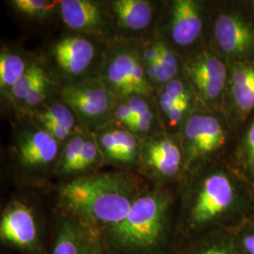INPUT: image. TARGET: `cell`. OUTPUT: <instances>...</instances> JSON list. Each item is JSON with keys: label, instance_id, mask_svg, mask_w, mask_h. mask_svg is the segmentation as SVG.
Returning a JSON list of instances; mask_svg holds the SVG:
<instances>
[{"label": "cell", "instance_id": "6da1fadb", "mask_svg": "<svg viewBox=\"0 0 254 254\" xmlns=\"http://www.w3.org/2000/svg\"><path fill=\"white\" fill-rule=\"evenodd\" d=\"M254 217V186L233 165L213 161L187 172L178 185L176 236L235 233Z\"/></svg>", "mask_w": 254, "mask_h": 254}, {"label": "cell", "instance_id": "7a4b0ae2", "mask_svg": "<svg viewBox=\"0 0 254 254\" xmlns=\"http://www.w3.org/2000/svg\"><path fill=\"white\" fill-rule=\"evenodd\" d=\"M147 184L136 173L99 171L54 185L52 207L102 233L127 217Z\"/></svg>", "mask_w": 254, "mask_h": 254}, {"label": "cell", "instance_id": "3957f363", "mask_svg": "<svg viewBox=\"0 0 254 254\" xmlns=\"http://www.w3.org/2000/svg\"><path fill=\"white\" fill-rule=\"evenodd\" d=\"M178 186L147 184L127 217L100 233L107 254H171L176 236Z\"/></svg>", "mask_w": 254, "mask_h": 254}, {"label": "cell", "instance_id": "277c9868", "mask_svg": "<svg viewBox=\"0 0 254 254\" xmlns=\"http://www.w3.org/2000/svg\"><path fill=\"white\" fill-rule=\"evenodd\" d=\"M6 203L0 217V243L16 254H48L52 212L47 215L34 194L23 189Z\"/></svg>", "mask_w": 254, "mask_h": 254}, {"label": "cell", "instance_id": "5b68a950", "mask_svg": "<svg viewBox=\"0 0 254 254\" xmlns=\"http://www.w3.org/2000/svg\"><path fill=\"white\" fill-rule=\"evenodd\" d=\"M19 127L11 150V170L22 189H52L62 145L31 119Z\"/></svg>", "mask_w": 254, "mask_h": 254}, {"label": "cell", "instance_id": "8992f818", "mask_svg": "<svg viewBox=\"0 0 254 254\" xmlns=\"http://www.w3.org/2000/svg\"><path fill=\"white\" fill-rule=\"evenodd\" d=\"M108 43L70 32L58 38L48 49L46 62L60 86L98 77Z\"/></svg>", "mask_w": 254, "mask_h": 254}, {"label": "cell", "instance_id": "52a82bcc", "mask_svg": "<svg viewBox=\"0 0 254 254\" xmlns=\"http://www.w3.org/2000/svg\"><path fill=\"white\" fill-rule=\"evenodd\" d=\"M98 77L117 98L134 94L155 95L146 77L141 41L117 38L109 43Z\"/></svg>", "mask_w": 254, "mask_h": 254}, {"label": "cell", "instance_id": "ba28073f", "mask_svg": "<svg viewBox=\"0 0 254 254\" xmlns=\"http://www.w3.org/2000/svg\"><path fill=\"white\" fill-rule=\"evenodd\" d=\"M180 136L164 132L142 140L136 173L150 185L174 187L186 175Z\"/></svg>", "mask_w": 254, "mask_h": 254}, {"label": "cell", "instance_id": "9c48e42d", "mask_svg": "<svg viewBox=\"0 0 254 254\" xmlns=\"http://www.w3.org/2000/svg\"><path fill=\"white\" fill-rule=\"evenodd\" d=\"M58 95L73 110L86 132L93 135L110 124L117 97L99 77L60 86Z\"/></svg>", "mask_w": 254, "mask_h": 254}, {"label": "cell", "instance_id": "30bf717a", "mask_svg": "<svg viewBox=\"0 0 254 254\" xmlns=\"http://www.w3.org/2000/svg\"><path fill=\"white\" fill-rule=\"evenodd\" d=\"M186 171L218 160L217 154L226 140L222 121L208 111H193L180 130Z\"/></svg>", "mask_w": 254, "mask_h": 254}, {"label": "cell", "instance_id": "8fae6325", "mask_svg": "<svg viewBox=\"0 0 254 254\" xmlns=\"http://www.w3.org/2000/svg\"><path fill=\"white\" fill-rule=\"evenodd\" d=\"M182 76L190 83L198 102L216 109L227 87L228 66L215 51L204 47L183 64Z\"/></svg>", "mask_w": 254, "mask_h": 254}, {"label": "cell", "instance_id": "7c38bea8", "mask_svg": "<svg viewBox=\"0 0 254 254\" xmlns=\"http://www.w3.org/2000/svg\"><path fill=\"white\" fill-rule=\"evenodd\" d=\"M59 13L71 32L93 37L108 44L118 38L109 1L61 0Z\"/></svg>", "mask_w": 254, "mask_h": 254}, {"label": "cell", "instance_id": "4fadbf2b", "mask_svg": "<svg viewBox=\"0 0 254 254\" xmlns=\"http://www.w3.org/2000/svg\"><path fill=\"white\" fill-rule=\"evenodd\" d=\"M48 254H107V252L97 230L52 207Z\"/></svg>", "mask_w": 254, "mask_h": 254}, {"label": "cell", "instance_id": "5bb4252c", "mask_svg": "<svg viewBox=\"0 0 254 254\" xmlns=\"http://www.w3.org/2000/svg\"><path fill=\"white\" fill-rule=\"evenodd\" d=\"M103 154L105 165L117 171L136 173L142 140L126 127L110 123L93 134Z\"/></svg>", "mask_w": 254, "mask_h": 254}, {"label": "cell", "instance_id": "9a60e30c", "mask_svg": "<svg viewBox=\"0 0 254 254\" xmlns=\"http://www.w3.org/2000/svg\"><path fill=\"white\" fill-rule=\"evenodd\" d=\"M213 36L218 50L239 62L254 58V27L242 15L222 12L215 19Z\"/></svg>", "mask_w": 254, "mask_h": 254}, {"label": "cell", "instance_id": "2e32d148", "mask_svg": "<svg viewBox=\"0 0 254 254\" xmlns=\"http://www.w3.org/2000/svg\"><path fill=\"white\" fill-rule=\"evenodd\" d=\"M118 38L146 41L157 18V8L148 0L109 1Z\"/></svg>", "mask_w": 254, "mask_h": 254}, {"label": "cell", "instance_id": "e0dca14e", "mask_svg": "<svg viewBox=\"0 0 254 254\" xmlns=\"http://www.w3.org/2000/svg\"><path fill=\"white\" fill-rule=\"evenodd\" d=\"M168 15V42L171 46L190 48L202 35L204 21L200 2L195 0H175L171 4Z\"/></svg>", "mask_w": 254, "mask_h": 254}, {"label": "cell", "instance_id": "ac0fdd59", "mask_svg": "<svg viewBox=\"0 0 254 254\" xmlns=\"http://www.w3.org/2000/svg\"><path fill=\"white\" fill-rule=\"evenodd\" d=\"M28 118L43 127L62 146L74 134L85 131L73 110L59 97L58 93L57 97L47 101Z\"/></svg>", "mask_w": 254, "mask_h": 254}, {"label": "cell", "instance_id": "d6986e66", "mask_svg": "<svg viewBox=\"0 0 254 254\" xmlns=\"http://www.w3.org/2000/svg\"><path fill=\"white\" fill-rule=\"evenodd\" d=\"M227 87L234 111L238 118H245L254 109V58L231 62Z\"/></svg>", "mask_w": 254, "mask_h": 254}, {"label": "cell", "instance_id": "ffe728a7", "mask_svg": "<svg viewBox=\"0 0 254 254\" xmlns=\"http://www.w3.org/2000/svg\"><path fill=\"white\" fill-rule=\"evenodd\" d=\"M171 254H240L235 233L214 231L177 238Z\"/></svg>", "mask_w": 254, "mask_h": 254}, {"label": "cell", "instance_id": "44dd1931", "mask_svg": "<svg viewBox=\"0 0 254 254\" xmlns=\"http://www.w3.org/2000/svg\"><path fill=\"white\" fill-rule=\"evenodd\" d=\"M125 99L136 118L134 124L128 129L129 131L141 140L165 132L163 123L156 106L155 95L146 96L134 94Z\"/></svg>", "mask_w": 254, "mask_h": 254}, {"label": "cell", "instance_id": "7402d4cb", "mask_svg": "<svg viewBox=\"0 0 254 254\" xmlns=\"http://www.w3.org/2000/svg\"><path fill=\"white\" fill-rule=\"evenodd\" d=\"M32 58L19 50L2 48L0 53V92L4 101L9 103L10 93L14 86L26 73Z\"/></svg>", "mask_w": 254, "mask_h": 254}, {"label": "cell", "instance_id": "603a6c76", "mask_svg": "<svg viewBox=\"0 0 254 254\" xmlns=\"http://www.w3.org/2000/svg\"><path fill=\"white\" fill-rule=\"evenodd\" d=\"M155 38L159 49V59L157 61V91H159L166 83L181 75L183 64L173 46L163 38Z\"/></svg>", "mask_w": 254, "mask_h": 254}, {"label": "cell", "instance_id": "cb8c5ba5", "mask_svg": "<svg viewBox=\"0 0 254 254\" xmlns=\"http://www.w3.org/2000/svg\"><path fill=\"white\" fill-rule=\"evenodd\" d=\"M48 68V64L46 61L42 59L32 58L30 64L27 68L26 73L21 77L18 83L14 86L10 93L9 104L13 107V109L19 113L21 112L22 106L24 101L26 99L27 92L33 87L35 82L39 79V77Z\"/></svg>", "mask_w": 254, "mask_h": 254}, {"label": "cell", "instance_id": "d4e9b609", "mask_svg": "<svg viewBox=\"0 0 254 254\" xmlns=\"http://www.w3.org/2000/svg\"><path fill=\"white\" fill-rule=\"evenodd\" d=\"M233 166L254 186V118L242 138Z\"/></svg>", "mask_w": 254, "mask_h": 254}, {"label": "cell", "instance_id": "484cf974", "mask_svg": "<svg viewBox=\"0 0 254 254\" xmlns=\"http://www.w3.org/2000/svg\"><path fill=\"white\" fill-rule=\"evenodd\" d=\"M61 0H12L10 6L18 13L34 19H45L59 11Z\"/></svg>", "mask_w": 254, "mask_h": 254}, {"label": "cell", "instance_id": "4316f807", "mask_svg": "<svg viewBox=\"0 0 254 254\" xmlns=\"http://www.w3.org/2000/svg\"><path fill=\"white\" fill-rule=\"evenodd\" d=\"M159 91H163L166 94H168L169 96L173 97L176 100L193 102L194 99H196L195 93L192 90L190 83L187 81L182 75H179L172 79L171 81L166 83Z\"/></svg>", "mask_w": 254, "mask_h": 254}, {"label": "cell", "instance_id": "83f0119b", "mask_svg": "<svg viewBox=\"0 0 254 254\" xmlns=\"http://www.w3.org/2000/svg\"><path fill=\"white\" fill-rule=\"evenodd\" d=\"M235 238L240 254H254V217L236 230Z\"/></svg>", "mask_w": 254, "mask_h": 254}, {"label": "cell", "instance_id": "f1b7e54d", "mask_svg": "<svg viewBox=\"0 0 254 254\" xmlns=\"http://www.w3.org/2000/svg\"><path fill=\"white\" fill-rule=\"evenodd\" d=\"M136 115L125 98H117L111 112V121L115 125L129 129L136 120Z\"/></svg>", "mask_w": 254, "mask_h": 254}, {"label": "cell", "instance_id": "f546056e", "mask_svg": "<svg viewBox=\"0 0 254 254\" xmlns=\"http://www.w3.org/2000/svg\"><path fill=\"white\" fill-rule=\"evenodd\" d=\"M252 5H253V7H254V1H253V2H252Z\"/></svg>", "mask_w": 254, "mask_h": 254}]
</instances>
